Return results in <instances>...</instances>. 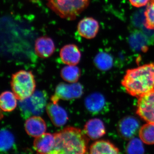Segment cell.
Masks as SVG:
<instances>
[{
	"label": "cell",
	"instance_id": "277c9868",
	"mask_svg": "<svg viewBox=\"0 0 154 154\" xmlns=\"http://www.w3.org/2000/svg\"><path fill=\"white\" fill-rule=\"evenodd\" d=\"M11 86L17 99L21 101L28 99L33 95L36 88L33 75L30 72L19 71L12 75Z\"/></svg>",
	"mask_w": 154,
	"mask_h": 154
},
{
	"label": "cell",
	"instance_id": "30bf717a",
	"mask_svg": "<svg viewBox=\"0 0 154 154\" xmlns=\"http://www.w3.org/2000/svg\"><path fill=\"white\" fill-rule=\"evenodd\" d=\"M48 115L55 126H63L68 119L66 110L57 104L50 103L46 107Z\"/></svg>",
	"mask_w": 154,
	"mask_h": 154
},
{
	"label": "cell",
	"instance_id": "ffe728a7",
	"mask_svg": "<svg viewBox=\"0 0 154 154\" xmlns=\"http://www.w3.org/2000/svg\"><path fill=\"white\" fill-rule=\"evenodd\" d=\"M81 75L80 69L75 65L64 67L61 71V76L65 81L71 83L77 82Z\"/></svg>",
	"mask_w": 154,
	"mask_h": 154
},
{
	"label": "cell",
	"instance_id": "44dd1931",
	"mask_svg": "<svg viewBox=\"0 0 154 154\" xmlns=\"http://www.w3.org/2000/svg\"><path fill=\"white\" fill-rule=\"evenodd\" d=\"M139 137L144 143L154 144V124L147 122L143 125L140 129Z\"/></svg>",
	"mask_w": 154,
	"mask_h": 154
},
{
	"label": "cell",
	"instance_id": "ac0fdd59",
	"mask_svg": "<svg viewBox=\"0 0 154 154\" xmlns=\"http://www.w3.org/2000/svg\"><path fill=\"white\" fill-rule=\"evenodd\" d=\"M113 57L110 54L101 51L96 54L94 59V63L96 67L100 70L107 71L113 66Z\"/></svg>",
	"mask_w": 154,
	"mask_h": 154
},
{
	"label": "cell",
	"instance_id": "5bb4252c",
	"mask_svg": "<svg viewBox=\"0 0 154 154\" xmlns=\"http://www.w3.org/2000/svg\"><path fill=\"white\" fill-rule=\"evenodd\" d=\"M84 131L88 137L93 140L102 137L106 133L104 123L101 119L97 118L89 120L85 125Z\"/></svg>",
	"mask_w": 154,
	"mask_h": 154
},
{
	"label": "cell",
	"instance_id": "ba28073f",
	"mask_svg": "<svg viewBox=\"0 0 154 154\" xmlns=\"http://www.w3.org/2000/svg\"><path fill=\"white\" fill-rule=\"evenodd\" d=\"M139 127V122L136 119L131 116H126L119 121L118 131L123 138L131 139L136 134Z\"/></svg>",
	"mask_w": 154,
	"mask_h": 154
},
{
	"label": "cell",
	"instance_id": "cb8c5ba5",
	"mask_svg": "<svg viewBox=\"0 0 154 154\" xmlns=\"http://www.w3.org/2000/svg\"><path fill=\"white\" fill-rule=\"evenodd\" d=\"M143 142L138 138H132L126 146V152L128 154H143L144 149Z\"/></svg>",
	"mask_w": 154,
	"mask_h": 154
},
{
	"label": "cell",
	"instance_id": "8992f818",
	"mask_svg": "<svg viewBox=\"0 0 154 154\" xmlns=\"http://www.w3.org/2000/svg\"><path fill=\"white\" fill-rule=\"evenodd\" d=\"M137 113L147 122L154 124V89L139 97Z\"/></svg>",
	"mask_w": 154,
	"mask_h": 154
},
{
	"label": "cell",
	"instance_id": "7c38bea8",
	"mask_svg": "<svg viewBox=\"0 0 154 154\" xmlns=\"http://www.w3.org/2000/svg\"><path fill=\"white\" fill-rule=\"evenodd\" d=\"M35 51L39 57L42 58L49 57L54 52L55 45L51 38L48 36H42L35 41Z\"/></svg>",
	"mask_w": 154,
	"mask_h": 154
},
{
	"label": "cell",
	"instance_id": "603a6c76",
	"mask_svg": "<svg viewBox=\"0 0 154 154\" xmlns=\"http://www.w3.org/2000/svg\"><path fill=\"white\" fill-rule=\"evenodd\" d=\"M144 26L148 30H154V0H150L144 12Z\"/></svg>",
	"mask_w": 154,
	"mask_h": 154
},
{
	"label": "cell",
	"instance_id": "4fadbf2b",
	"mask_svg": "<svg viewBox=\"0 0 154 154\" xmlns=\"http://www.w3.org/2000/svg\"><path fill=\"white\" fill-rule=\"evenodd\" d=\"M25 128L29 135L35 138L45 133L46 130L45 122L38 116L29 117L25 121Z\"/></svg>",
	"mask_w": 154,
	"mask_h": 154
},
{
	"label": "cell",
	"instance_id": "9c48e42d",
	"mask_svg": "<svg viewBox=\"0 0 154 154\" xmlns=\"http://www.w3.org/2000/svg\"><path fill=\"white\" fill-rule=\"evenodd\" d=\"M99 23L92 17H86L79 22L77 30L82 37L87 39H92L96 37L99 32Z\"/></svg>",
	"mask_w": 154,
	"mask_h": 154
},
{
	"label": "cell",
	"instance_id": "2e32d148",
	"mask_svg": "<svg viewBox=\"0 0 154 154\" xmlns=\"http://www.w3.org/2000/svg\"><path fill=\"white\" fill-rule=\"evenodd\" d=\"M85 105L90 112L99 113L106 106V100L104 96L100 93H93L86 98Z\"/></svg>",
	"mask_w": 154,
	"mask_h": 154
},
{
	"label": "cell",
	"instance_id": "d4e9b609",
	"mask_svg": "<svg viewBox=\"0 0 154 154\" xmlns=\"http://www.w3.org/2000/svg\"><path fill=\"white\" fill-rule=\"evenodd\" d=\"M131 4L136 8H141L147 5L150 0H129Z\"/></svg>",
	"mask_w": 154,
	"mask_h": 154
},
{
	"label": "cell",
	"instance_id": "e0dca14e",
	"mask_svg": "<svg viewBox=\"0 0 154 154\" xmlns=\"http://www.w3.org/2000/svg\"><path fill=\"white\" fill-rule=\"evenodd\" d=\"M91 154H118L119 149L108 141H97L90 147Z\"/></svg>",
	"mask_w": 154,
	"mask_h": 154
},
{
	"label": "cell",
	"instance_id": "9a60e30c",
	"mask_svg": "<svg viewBox=\"0 0 154 154\" xmlns=\"http://www.w3.org/2000/svg\"><path fill=\"white\" fill-rule=\"evenodd\" d=\"M128 42L131 48L134 51L146 52L148 50L149 38L140 30L134 31L130 35Z\"/></svg>",
	"mask_w": 154,
	"mask_h": 154
},
{
	"label": "cell",
	"instance_id": "3957f363",
	"mask_svg": "<svg viewBox=\"0 0 154 154\" xmlns=\"http://www.w3.org/2000/svg\"><path fill=\"white\" fill-rule=\"evenodd\" d=\"M51 11L63 19L73 20L88 7L90 0H46Z\"/></svg>",
	"mask_w": 154,
	"mask_h": 154
},
{
	"label": "cell",
	"instance_id": "8fae6325",
	"mask_svg": "<svg viewBox=\"0 0 154 154\" xmlns=\"http://www.w3.org/2000/svg\"><path fill=\"white\" fill-rule=\"evenodd\" d=\"M60 55L62 61L67 65H76L79 62L81 53L75 44H68L61 48Z\"/></svg>",
	"mask_w": 154,
	"mask_h": 154
},
{
	"label": "cell",
	"instance_id": "5b68a950",
	"mask_svg": "<svg viewBox=\"0 0 154 154\" xmlns=\"http://www.w3.org/2000/svg\"><path fill=\"white\" fill-rule=\"evenodd\" d=\"M83 93V88L80 83L66 84L61 83L56 88L55 94L51 97V102L57 104L60 99L69 100L80 98Z\"/></svg>",
	"mask_w": 154,
	"mask_h": 154
},
{
	"label": "cell",
	"instance_id": "7a4b0ae2",
	"mask_svg": "<svg viewBox=\"0 0 154 154\" xmlns=\"http://www.w3.org/2000/svg\"><path fill=\"white\" fill-rule=\"evenodd\" d=\"M54 134L55 146L53 154L87 153L88 139L81 129L68 127Z\"/></svg>",
	"mask_w": 154,
	"mask_h": 154
},
{
	"label": "cell",
	"instance_id": "52a82bcc",
	"mask_svg": "<svg viewBox=\"0 0 154 154\" xmlns=\"http://www.w3.org/2000/svg\"><path fill=\"white\" fill-rule=\"evenodd\" d=\"M55 146L54 134L45 133L36 137L33 148L38 153L53 154Z\"/></svg>",
	"mask_w": 154,
	"mask_h": 154
},
{
	"label": "cell",
	"instance_id": "6da1fadb",
	"mask_svg": "<svg viewBox=\"0 0 154 154\" xmlns=\"http://www.w3.org/2000/svg\"><path fill=\"white\" fill-rule=\"evenodd\" d=\"M122 85L126 92L138 98L154 89V63L127 71Z\"/></svg>",
	"mask_w": 154,
	"mask_h": 154
},
{
	"label": "cell",
	"instance_id": "7402d4cb",
	"mask_svg": "<svg viewBox=\"0 0 154 154\" xmlns=\"http://www.w3.org/2000/svg\"><path fill=\"white\" fill-rule=\"evenodd\" d=\"M14 135L9 131L2 129L0 133V150L1 151L8 150L14 145Z\"/></svg>",
	"mask_w": 154,
	"mask_h": 154
},
{
	"label": "cell",
	"instance_id": "d6986e66",
	"mask_svg": "<svg viewBox=\"0 0 154 154\" xmlns=\"http://www.w3.org/2000/svg\"><path fill=\"white\" fill-rule=\"evenodd\" d=\"M17 98L14 93L10 91L3 92L0 96V106L5 112H11L17 106Z\"/></svg>",
	"mask_w": 154,
	"mask_h": 154
}]
</instances>
